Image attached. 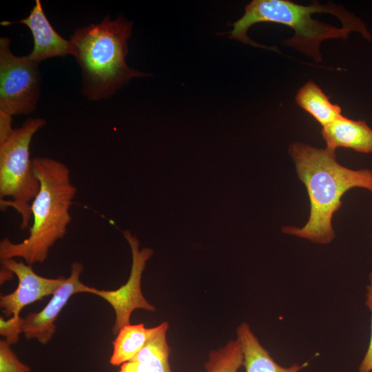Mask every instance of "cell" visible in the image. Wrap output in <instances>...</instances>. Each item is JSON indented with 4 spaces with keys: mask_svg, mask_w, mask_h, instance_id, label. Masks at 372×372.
<instances>
[{
    "mask_svg": "<svg viewBox=\"0 0 372 372\" xmlns=\"http://www.w3.org/2000/svg\"><path fill=\"white\" fill-rule=\"evenodd\" d=\"M123 236L132 251V263L128 280L116 290H100L90 287L88 293L96 295L107 301L115 313L112 333L117 335L124 326L130 324L132 313L138 309L155 311L156 307L144 297L141 290V278L147 260L152 256L153 250L145 247L139 249L140 242L130 231L125 230Z\"/></svg>",
    "mask_w": 372,
    "mask_h": 372,
    "instance_id": "cell-7",
    "label": "cell"
},
{
    "mask_svg": "<svg viewBox=\"0 0 372 372\" xmlns=\"http://www.w3.org/2000/svg\"><path fill=\"white\" fill-rule=\"evenodd\" d=\"M168 328L167 322L151 328L143 347L131 360L121 365L118 372H172L171 350L166 338Z\"/></svg>",
    "mask_w": 372,
    "mask_h": 372,
    "instance_id": "cell-11",
    "label": "cell"
},
{
    "mask_svg": "<svg viewBox=\"0 0 372 372\" xmlns=\"http://www.w3.org/2000/svg\"><path fill=\"white\" fill-rule=\"evenodd\" d=\"M132 21L106 15L99 23L79 28L70 41L81 72V90L90 101L109 99L134 77L150 75L130 68L125 58Z\"/></svg>",
    "mask_w": 372,
    "mask_h": 372,
    "instance_id": "cell-4",
    "label": "cell"
},
{
    "mask_svg": "<svg viewBox=\"0 0 372 372\" xmlns=\"http://www.w3.org/2000/svg\"><path fill=\"white\" fill-rule=\"evenodd\" d=\"M369 285L366 287V305L371 311V338L368 349L358 367L359 372H372V272L369 274Z\"/></svg>",
    "mask_w": 372,
    "mask_h": 372,
    "instance_id": "cell-19",
    "label": "cell"
},
{
    "mask_svg": "<svg viewBox=\"0 0 372 372\" xmlns=\"http://www.w3.org/2000/svg\"><path fill=\"white\" fill-rule=\"evenodd\" d=\"M12 117L10 114L0 110V144L8 140L14 130L12 127Z\"/></svg>",
    "mask_w": 372,
    "mask_h": 372,
    "instance_id": "cell-20",
    "label": "cell"
},
{
    "mask_svg": "<svg viewBox=\"0 0 372 372\" xmlns=\"http://www.w3.org/2000/svg\"><path fill=\"white\" fill-rule=\"evenodd\" d=\"M70 269V276L56 290L46 306L24 318L23 333L26 338L37 339L43 344L48 343L56 331L54 322L70 297L78 293H88L90 287L80 280L83 270L82 263L74 262Z\"/></svg>",
    "mask_w": 372,
    "mask_h": 372,
    "instance_id": "cell-8",
    "label": "cell"
},
{
    "mask_svg": "<svg viewBox=\"0 0 372 372\" xmlns=\"http://www.w3.org/2000/svg\"><path fill=\"white\" fill-rule=\"evenodd\" d=\"M151 328H146L143 323L123 327L112 342L113 352L110 364L121 366L131 360L146 343Z\"/></svg>",
    "mask_w": 372,
    "mask_h": 372,
    "instance_id": "cell-15",
    "label": "cell"
},
{
    "mask_svg": "<svg viewBox=\"0 0 372 372\" xmlns=\"http://www.w3.org/2000/svg\"><path fill=\"white\" fill-rule=\"evenodd\" d=\"M298 179L304 185L310 202V214L302 227L285 226L288 235L325 245L335 238L333 214L342 207V197L354 187L372 193V169H352L340 165L335 151L318 149L294 142L289 148Z\"/></svg>",
    "mask_w": 372,
    "mask_h": 372,
    "instance_id": "cell-1",
    "label": "cell"
},
{
    "mask_svg": "<svg viewBox=\"0 0 372 372\" xmlns=\"http://www.w3.org/2000/svg\"><path fill=\"white\" fill-rule=\"evenodd\" d=\"M206 372H238L243 365V353L238 339L229 340L225 347L209 353Z\"/></svg>",
    "mask_w": 372,
    "mask_h": 372,
    "instance_id": "cell-16",
    "label": "cell"
},
{
    "mask_svg": "<svg viewBox=\"0 0 372 372\" xmlns=\"http://www.w3.org/2000/svg\"><path fill=\"white\" fill-rule=\"evenodd\" d=\"M40 189L31 204L32 225L28 238L19 243L8 238L0 242V259L22 258L26 264L43 262L50 249L63 238L71 221L70 207L76 194L70 169L48 157L32 159Z\"/></svg>",
    "mask_w": 372,
    "mask_h": 372,
    "instance_id": "cell-3",
    "label": "cell"
},
{
    "mask_svg": "<svg viewBox=\"0 0 372 372\" xmlns=\"http://www.w3.org/2000/svg\"><path fill=\"white\" fill-rule=\"evenodd\" d=\"M295 100L322 127L342 116L341 107L332 103L320 87L311 80L307 81L298 90Z\"/></svg>",
    "mask_w": 372,
    "mask_h": 372,
    "instance_id": "cell-14",
    "label": "cell"
},
{
    "mask_svg": "<svg viewBox=\"0 0 372 372\" xmlns=\"http://www.w3.org/2000/svg\"><path fill=\"white\" fill-rule=\"evenodd\" d=\"M24 318L20 316H12L8 320L0 318V334L11 345L18 342L19 335L23 333Z\"/></svg>",
    "mask_w": 372,
    "mask_h": 372,
    "instance_id": "cell-18",
    "label": "cell"
},
{
    "mask_svg": "<svg viewBox=\"0 0 372 372\" xmlns=\"http://www.w3.org/2000/svg\"><path fill=\"white\" fill-rule=\"evenodd\" d=\"M1 265L15 274L19 282L13 292L0 296V307L6 317L20 316L24 307L53 295L65 279L63 276L58 278L41 276L34 271L32 265L14 258L1 260Z\"/></svg>",
    "mask_w": 372,
    "mask_h": 372,
    "instance_id": "cell-9",
    "label": "cell"
},
{
    "mask_svg": "<svg viewBox=\"0 0 372 372\" xmlns=\"http://www.w3.org/2000/svg\"><path fill=\"white\" fill-rule=\"evenodd\" d=\"M243 353V366L246 372H299L307 365L294 364L289 367H282L271 356L269 351L260 344L247 323L242 322L236 329Z\"/></svg>",
    "mask_w": 372,
    "mask_h": 372,
    "instance_id": "cell-13",
    "label": "cell"
},
{
    "mask_svg": "<svg viewBox=\"0 0 372 372\" xmlns=\"http://www.w3.org/2000/svg\"><path fill=\"white\" fill-rule=\"evenodd\" d=\"M21 23L26 25L32 32L34 46L27 55L30 59L39 63L41 61L56 56L74 55V47L70 40L62 37L54 29L43 11L39 0L35 4L30 14L17 21H3L1 25Z\"/></svg>",
    "mask_w": 372,
    "mask_h": 372,
    "instance_id": "cell-10",
    "label": "cell"
},
{
    "mask_svg": "<svg viewBox=\"0 0 372 372\" xmlns=\"http://www.w3.org/2000/svg\"><path fill=\"white\" fill-rule=\"evenodd\" d=\"M260 22L282 24L294 30L293 37L284 41L291 47L322 61L320 46L329 39H347L351 32H358L368 40L371 34L364 23L341 6L333 3L322 5L313 1L302 6L288 0H254L245 8L242 17L232 24L229 37L249 44L273 50L252 41L247 36L249 28ZM275 50V49H274Z\"/></svg>",
    "mask_w": 372,
    "mask_h": 372,
    "instance_id": "cell-2",
    "label": "cell"
},
{
    "mask_svg": "<svg viewBox=\"0 0 372 372\" xmlns=\"http://www.w3.org/2000/svg\"><path fill=\"white\" fill-rule=\"evenodd\" d=\"M0 372H31V368L19 360L6 340H0Z\"/></svg>",
    "mask_w": 372,
    "mask_h": 372,
    "instance_id": "cell-17",
    "label": "cell"
},
{
    "mask_svg": "<svg viewBox=\"0 0 372 372\" xmlns=\"http://www.w3.org/2000/svg\"><path fill=\"white\" fill-rule=\"evenodd\" d=\"M322 136L326 148L352 149L361 153H372V128L364 121H355L343 115L322 127Z\"/></svg>",
    "mask_w": 372,
    "mask_h": 372,
    "instance_id": "cell-12",
    "label": "cell"
},
{
    "mask_svg": "<svg viewBox=\"0 0 372 372\" xmlns=\"http://www.w3.org/2000/svg\"><path fill=\"white\" fill-rule=\"evenodd\" d=\"M45 125L41 118H30L0 144L1 209H14L21 216V229L30 225L31 204L40 189V181L30 158V143Z\"/></svg>",
    "mask_w": 372,
    "mask_h": 372,
    "instance_id": "cell-5",
    "label": "cell"
},
{
    "mask_svg": "<svg viewBox=\"0 0 372 372\" xmlns=\"http://www.w3.org/2000/svg\"><path fill=\"white\" fill-rule=\"evenodd\" d=\"M39 63L10 50V40L0 38V110L11 115L31 114L40 95Z\"/></svg>",
    "mask_w": 372,
    "mask_h": 372,
    "instance_id": "cell-6",
    "label": "cell"
}]
</instances>
